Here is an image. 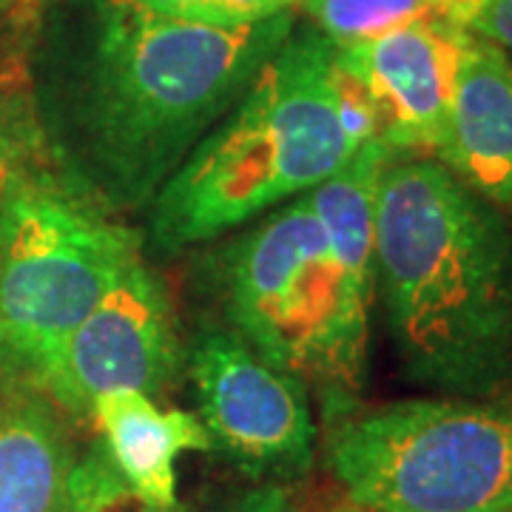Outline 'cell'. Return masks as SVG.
<instances>
[{"instance_id":"cell-1","label":"cell","mask_w":512,"mask_h":512,"mask_svg":"<svg viewBox=\"0 0 512 512\" xmlns=\"http://www.w3.org/2000/svg\"><path fill=\"white\" fill-rule=\"evenodd\" d=\"M291 32L293 12L214 26L92 0L52 92L49 128L66 171L109 211L151 208Z\"/></svg>"},{"instance_id":"cell-17","label":"cell","mask_w":512,"mask_h":512,"mask_svg":"<svg viewBox=\"0 0 512 512\" xmlns=\"http://www.w3.org/2000/svg\"><path fill=\"white\" fill-rule=\"evenodd\" d=\"M131 3L143 6L148 12L165 15V18L197 20V23H214V26H239L222 0H131Z\"/></svg>"},{"instance_id":"cell-21","label":"cell","mask_w":512,"mask_h":512,"mask_svg":"<svg viewBox=\"0 0 512 512\" xmlns=\"http://www.w3.org/2000/svg\"><path fill=\"white\" fill-rule=\"evenodd\" d=\"M15 3H18L20 15L26 18V23H29V26H35V20L40 18V12H43V9H49V6H55L57 0H15Z\"/></svg>"},{"instance_id":"cell-2","label":"cell","mask_w":512,"mask_h":512,"mask_svg":"<svg viewBox=\"0 0 512 512\" xmlns=\"http://www.w3.org/2000/svg\"><path fill=\"white\" fill-rule=\"evenodd\" d=\"M373 282L410 382L461 399L512 384V228L439 160L382 165Z\"/></svg>"},{"instance_id":"cell-8","label":"cell","mask_w":512,"mask_h":512,"mask_svg":"<svg viewBox=\"0 0 512 512\" xmlns=\"http://www.w3.org/2000/svg\"><path fill=\"white\" fill-rule=\"evenodd\" d=\"M180 342L163 282L137 256L55 359L35 390L74 419L109 393L157 396L180 376Z\"/></svg>"},{"instance_id":"cell-23","label":"cell","mask_w":512,"mask_h":512,"mask_svg":"<svg viewBox=\"0 0 512 512\" xmlns=\"http://www.w3.org/2000/svg\"><path fill=\"white\" fill-rule=\"evenodd\" d=\"M504 512H512V510H504Z\"/></svg>"},{"instance_id":"cell-16","label":"cell","mask_w":512,"mask_h":512,"mask_svg":"<svg viewBox=\"0 0 512 512\" xmlns=\"http://www.w3.org/2000/svg\"><path fill=\"white\" fill-rule=\"evenodd\" d=\"M464 29L495 43L504 55H512V0H481Z\"/></svg>"},{"instance_id":"cell-11","label":"cell","mask_w":512,"mask_h":512,"mask_svg":"<svg viewBox=\"0 0 512 512\" xmlns=\"http://www.w3.org/2000/svg\"><path fill=\"white\" fill-rule=\"evenodd\" d=\"M103 430V444L128 487L154 512L177 507V458L211 453L200 416L185 410H160L143 393H109L92 404Z\"/></svg>"},{"instance_id":"cell-18","label":"cell","mask_w":512,"mask_h":512,"mask_svg":"<svg viewBox=\"0 0 512 512\" xmlns=\"http://www.w3.org/2000/svg\"><path fill=\"white\" fill-rule=\"evenodd\" d=\"M234 512H299L293 498L279 484H262L239 501Z\"/></svg>"},{"instance_id":"cell-13","label":"cell","mask_w":512,"mask_h":512,"mask_svg":"<svg viewBox=\"0 0 512 512\" xmlns=\"http://www.w3.org/2000/svg\"><path fill=\"white\" fill-rule=\"evenodd\" d=\"M390 151L370 140L333 177L319 183L305 197L316 220L328 234L336 262L348 276L350 288L370 302L373 296V245H376V185Z\"/></svg>"},{"instance_id":"cell-20","label":"cell","mask_w":512,"mask_h":512,"mask_svg":"<svg viewBox=\"0 0 512 512\" xmlns=\"http://www.w3.org/2000/svg\"><path fill=\"white\" fill-rule=\"evenodd\" d=\"M29 32L32 26L26 23V18L20 15L18 3L15 0H0V32Z\"/></svg>"},{"instance_id":"cell-14","label":"cell","mask_w":512,"mask_h":512,"mask_svg":"<svg viewBox=\"0 0 512 512\" xmlns=\"http://www.w3.org/2000/svg\"><path fill=\"white\" fill-rule=\"evenodd\" d=\"M481 0H302L313 26L336 46L379 37L413 20H453L464 26Z\"/></svg>"},{"instance_id":"cell-15","label":"cell","mask_w":512,"mask_h":512,"mask_svg":"<svg viewBox=\"0 0 512 512\" xmlns=\"http://www.w3.org/2000/svg\"><path fill=\"white\" fill-rule=\"evenodd\" d=\"M69 512H154L114 467L103 441L74 458L69 476Z\"/></svg>"},{"instance_id":"cell-22","label":"cell","mask_w":512,"mask_h":512,"mask_svg":"<svg viewBox=\"0 0 512 512\" xmlns=\"http://www.w3.org/2000/svg\"><path fill=\"white\" fill-rule=\"evenodd\" d=\"M9 171V143H6V128H3V114H0V188L6 183Z\"/></svg>"},{"instance_id":"cell-19","label":"cell","mask_w":512,"mask_h":512,"mask_svg":"<svg viewBox=\"0 0 512 512\" xmlns=\"http://www.w3.org/2000/svg\"><path fill=\"white\" fill-rule=\"evenodd\" d=\"M231 12L234 23H254V20L274 18L282 12H291L302 0H222Z\"/></svg>"},{"instance_id":"cell-3","label":"cell","mask_w":512,"mask_h":512,"mask_svg":"<svg viewBox=\"0 0 512 512\" xmlns=\"http://www.w3.org/2000/svg\"><path fill=\"white\" fill-rule=\"evenodd\" d=\"M333 52L336 43L313 26L291 32L268 57L151 202L160 254L222 237L308 194L356 154L336 111Z\"/></svg>"},{"instance_id":"cell-5","label":"cell","mask_w":512,"mask_h":512,"mask_svg":"<svg viewBox=\"0 0 512 512\" xmlns=\"http://www.w3.org/2000/svg\"><path fill=\"white\" fill-rule=\"evenodd\" d=\"M328 464L356 512L512 510V404L416 399L345 413Z\"/></svg>"},{"instance_id":"cell-6","label":"cell","mask_w":512,"mask_h":512,"mask_svg":"<svg viewBox=\"0 0 512 512\" xmlns=\"http://www.w3.org/2000/svg\"><path fill=\"white\" fill-rule=\"evenodd\" d=\"M137 234L46 185L0 200V376L37 387L60 345L140 256Z\"/></svg>"},{"instance_id":"cell-9","label":"cell","mask_w":512,"mask_h":512,"mask_svg":"<svg viewBox=\"0 0 512 512\" xmlns=\"http://www.w3.org/2000/svg\"><path fill=\"white\" fill-rule=\"evenodd\" d=\"M464 26L413 20L379 37L336 46L376 109V140L396 154L430 148L441 157L450 134V103Z\"/></svg>"},{"instance_id":"cell-12","label":"cell","mask_w":512,"mask_h":512,"mask_svg":"<svg viewBox=\"0 0 512 512\" xmlns=\"http://www.w3.org/2000/svg\"><path fill=\"white\" fill-rule=\"evenodd\" d=\"M74 458L52 404L0 402V512H69Z\"/></svg>"},{"instance_id":"cell-7","label":"cell","mask_w":512,"mask_h":512,"mask_svg":"<svg viewBox=\"0 0 512 512\" xmlns=\"http://www.w3.org/2000/svg\"><path fill=\"white\" fill-rule=\"evenodd\" d=\"M188 373L211 450L265 484L311 470L316 424L302 379L268 365L220 322H202L194 333Z\"/></svg>"},{"instance_id":"cell-4","label":"cell","mask_w":512,"mask_h":512,"mask_svg":"<svg viewBox=\"0 0 512 512\" xmlns=\"http://www.w3.org/2000/svg\"><path fill=\"white\" fill-rule=\"evenodd\" d=\"M220 288L228 328L268 365L322 384L330 419L350 413L365 382L370 302L350 288L305 194L222 251Z\"/></svg>"},{"instance_id":"cell-10","label":"cell","mask_w":512,"mask_h":512,"mask_svg":"<svg viewBox=\"0 0 512 512\" xmlns=\"http://www.w3.org/2000/svg\"><path fill=\"white\" fill-rule=\"evenodd\" d=\"M441 163L495 208H512V63L470 29L458 52Z\"/></svg>"}]
</instances>
